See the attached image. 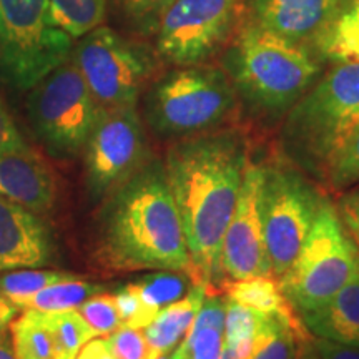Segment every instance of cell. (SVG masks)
<instances>
[{
	"label": "cell",
	"instance_id": "obj_1",
	"mask_svg": "<svg viewBox=\"0 0 359 359\" xmlns=\"http://www.w3.org/2000/svg\"><path fill=\"white\" fill-rule=\"evenodd\" d=\"M248 161V142L236 128L182 138L168 148L165 173L198 283L213 285L223 275V236L235 213Z\"/></svg>",
	"mask_w": 359,
	"mask_h": 359
},
{
	"label": "cell",
	"instance_id": "obj_2",
	"mask_svg": "<svg viewBox=\"0 0 359 359\" xmlns=\"http://www.w3.org/2000/svg\"><path fill=\"white\" fill-rule=\"evenodd\" d=\"M95 258L111 273L185 271L198 283L167 173L158 161H148L107 196Z\"/></svg>",
	"mask_w": 359,
	"mask_h": 359
},
{
	"label": "cell",
	"instance_id": "obj_32",
	"mask_svg": "<svg viewBox=\"0 0 359 359\" xmlns=\"http://www.w3.org/2000/svg\"><path fill=\"white\" fill-rule=\"evenodd\" d=\"M114 296L116 306H118L120 316H122V326L143 330V327H147L156 318V314L151 313L143 304L132 283H128V285L122 286L118 291H115Z\"/></svg>",
	"mask_w": 359,
	"mask_h": 359
},
{
	"label": "cell",
	"instance_id": "obj_28",
	"mask_svg": "<svg viewBox=\"0 0 359 359\" xmlns=\"http://www.w3.org/2000/svg\"><path fill=\"white\" fill-rule=\"evenodd\" d=\"M224 330L193 323L185 339L173 351L175 359H222Z\"/></svg>",
	"mask_w": 359,
	"mask_h": 359
},
{
	"label": "cell",
	"instance_id": "obj_27",
	"mask_svg": "<svg viewBox=\"0 0 359 359\" xmlns=\"http://www.w3.org/2000/svg\"><path fill=\"white\" fill-rule=\"evenodd\" d=\"M55 338L57 359H75L85 344L95 338V331L87 325L77 309L74 311L45 313Z\"/></svg>",
	"mask_w": 359,
	"mask_h": 359
},
{
	"label": "cell",
	"instance_id": "obj_31",
	"mask_svg": "<svg viewBox=\"0 0 359 359\" xmlns=\"http://www.w3.org/2000/svg\"><path fill=\"white\" fill-rule=\"evenodd\" d=\"M326 183L334 190H343V188L359 183V127L349 138L344 150L341 151L330 175H327Z\"/></svg>",
	"mask_w": 359,
	"mask_h": 359
},
{
	"label": "cell",
	"instance_id": "obj_10",
	"mask_svg": "<svg viewBox=\"0 0 359 359\" xmlns=\"http://www.w3.org/2000/svg\"><path fill=\"white\" fill-rule=\"evenodd\" d=\"M102 109L69 58L30 90L29 116L37 137L58 156L83 151Z\"/></svg>",
	"mask_w": 359,
	"mask_h": 359
},
{
	"label": "cell",
	"instance_id": "obj_33",
	"mask_svg": "<svg viewBox=\"0 0 359 359\" xmlns=\"http://www.w3.org/2000/svg\"><path fill=\"white\" fill-rule=\"evenodd\" d=\"M109 339L115 359H148V343L143 330L122 326Z\"/></svg>",
	"mask_w": 359,
	"mask_h": 359
},
{
	"label": "cell",
	"instance_id": "obj_21",
	"mask_svg": "<svg viewBox=\"0 0 359 359\" xmlns=\"http://www.w3.org/2000/svg\"><path fill=\"white\" fill-rule=\"evenodd\" d=\"M224 298L243 304L259 313L293 314L296 313L283 294L280 280L275 276H250L231 280L223 286Z\"/></svg>",
	"mask_w": 359,
	"mask_h": 359
},
{
	"label": "cell",
	"instance_id": "obj_36",
	"mask_svg": "<svg viewBox=\"0 0 359 359\" xmlns=\"http://www.w3.org/2000/svg\"><path fill=\"white\" fill-rule=\"evenodd\" d=\"M314 346L321 359H359V346H349L321 338L314 341Z\"/></svg>",
	"mask_w": 359,
	"mask_h": 359
},
{
	"label": "cell",
	"instance_id": "obj_25",
	"mask_svg": "<svg viewBox=\"0 0 359 359\" xmlns=\"http://www.w3.org/2000/svg\"><path fill=\"white\" fill-rule=\"evenodd\" d=\"M102 285H95V283L74 276L47 286V288L35 294L29 303H25V306L22 309H35V311L40 313L74 311L88 298H92L97 293H102Z\"/></svg>",
	"mask_w": 359,
	"mask_h": 359
},
{
	"label": "cell",
	"instance_id": "obj_30",
	"mask_svg": "<svg viewBox=\"0 0 359 359\" xmlns=\"http://www.w3.org/2000/svg\"><path fill=\"white\" fill-rule=\"evenodd\" d=\"M123 20L135 32L155 34L160 17L172 0H114Z\"/></svg>",
	"mask_w": 359,
	"mask_h": 359
},
{
	"label": "cell",
	"instance_id": "obj_11",
	"mask_svg": "<svg viewBox=\"0 0 359 359\" xmlns=\"http://www.w3.org/2000/svg\"><path fill=\"white\" fill-rule=\"evenodd\" d=\"M243 0H172L156 25V55L177 67L206 64L230 45Z\"/></svg>",
	"mask_w": 359,
	"mask_h": 359
},
{
	"label": "cell",
	"instance_id": "obj_29",
	"mask_svg": "<svg viewBox=\"0 0 359 359\" xmlns=\"http://www.w3.org/2000/svg\"><path fill=\"white\" fill-rule=\"evenodd\" d=\"M77 311L95 331L97 336H110L118 327H122V316H120L114 293L102 291V293L93 294L92 298L80 304Z\"/></svg>",
	"mask_w": 359,
	"mask_h": 359
},
{
	"label": "cell",
	"instance_id": "obj_6",
	"mask_svg": "<svg viewBox=\"0 0 359 359\" xmlns=\"http://www.w3.org/2000/svg\"><path fill=\"white\" fill-rule=\"evenodd\" d=\"M359 275V248L338 210L323 201L298 258L280 278L283 294L296 313L314 311Z\"/></svg>",
	"mask_w": 359,
	"mask_h": 359
},
{
	"label": "cell",
	"instance_id": "obj_7",
	"mask_svg": "<svg viewBox=\"0 0 359 359\" xmlns=\"http://www.w3.org/2000/svg\"><path fill=\"white\" fill-rule=\"evenodd\" d=\"M72 37L52 24L48 0H0V72L32 90L70 58Z\"/></svg>",
	"mask_w": 359,
	"mask_h": 359
},
{
	"label": "cell",
	"instance_id": "obj_12",
	"mask_svg": "<svg viewBox=\"0 0 359 359\" xmlns=\"http://www.w3.org/2000/svg\"><path fill=\"white\" fill-rule=\"evenodd\" d=\"M83 154L87 188L95 200L140 172L148 163V142L137 107L102 110Z\"/></svg>",
	"mask_w": 359,
	"mask_h": 359
},
{
	"label": "cell",
	"instance_id": "obj_22",
	"mask_svg": "<svg viewBox=\"0 0 359 359\" xmlns=\"http://www.w3.org/2000/svg\"><path fill=\"white\" fill-rule=\"evenodd\" d=\"M8 330L17 359H57L55 338L45 313L24 309Z\"/></svg>",
	"mask_w": 359,
	"mask_h": 359
},
{
	"label": "cell",
	"instance_id": "obj_9",
	"mask_svg": "<svg viewBox=\"0 0 359 359\" xmlns=\"http://www.w3.org/2000/svg\"><path fill=\"white\" fill-rule=\"evenodd\" d=\"M72 60L102 110L137 107L156 72L155 55L147 45L110 27H98L80 39Z\"/></svg>",
	"mask_w": 359,
	"mask_h": 359
},
{
	"label": "cell",
	"instance_id": "obj_16",
	"mask_svg": "<svg viewBox=\"0 0 359 359\" xmlns=\"http://www.w3.org/2000/svg\"><path fill=\"white\" fill-rule=\"evenodd\" d=\"M50 259V231L39 215L0 196V271L39 268Z\"/></svg>",
	"mask_w": 359,
	"mask_h": 359
},
{
	"label": "cell",
	"instance_id": "obj_18",
	"mask_svg": "<svg viewBox=\"0 0 359 359\" xmlns=\"http://www.w3.org/2000/svg\"><path fill=\"white\" fill-rule=\"evenodd\" d=\"M206 286V283H195L185 298L161 309L155 320L143 327L148 343V359L175 351L185 339L205 299Z\"/></svg>",
	"mask_w": 359,
	"mask_h": 359
},
{
	"label": "cell",
	"instance_id": "obj_42",
	"mask_svg": "<svg viewBox=\"0 0 359 359\" xmlns=\"http://www.w3.org/2000/svg\"><path fill=\"white\" fill-rule=\"evenodd\" d=\"M222 359H231V356H230V353H228V351H226V349H223Z\"/></svg>",
	"mask_w": 359,
	"mask_h": 359
},
{
	"label": "cell",
	"instance_id": "obj_26",
	"mask_svg": "<svg viewBox=\"0 0 359 359\" xmlns=\"http://www.w3.org/2000/svg\"><path fill=\"white\" fill-rule=\"evenodd\" d=\"M74 275L52 269H19V271H0V293L22 309L35 294L53 285V283L69 280Z\"/></svg>",
	"mask_w": 359,
	"mask_h": 359
},
{
	"label": "cell",
	"instance_id": "obj_23",
	"mask_svg": "<svg viewBox=\"0 0 359 359\" xmlns=\"http://www.w3.org/2000/svg\"><path fill=\"white\" fill-rule=\"evenodd\" d=\"M48 7L53 25L72 39H82L102 27L107 0H48Z\"/></svg>",
	"mask_w": 359,
	"mask_h": 359
},
{
	"label": "cell",
	"instance_id": "obj_8",
	"mask_svg": "<svg viewBox=\"0 0 359 359\" xmlns=\"http://www.w3.org/2000/svg\"><path fill=\"white\" fill-rule=\"evenodd\" d=\"M259 190L263 238L273 276L280 278L298 258L323 200L306 177L286 163L262 165Z\"/></svg>",
	"mask_w": 359,
	"mask_h": 359
},
{
	"label": "cell",
	"instance_id": "obj_19",
	"mask_svg": "<svg viewBox=\"0 0 359 359\" xmlns=\"http://www.w3.org/2000/svg\"><path fill=\"white\" fill-rule=\"evenodd\" d=\"M308 330L293 314L264 313L251 359H296Z\"/></svg>",
	"mask_w": 359,
	"mask_h": 359
},
{
	"label": "cell",
	"instance_id": "obj_37",
	"mask_svg": "<svg viewBox=\"0 0 359 359\" xmlns=\"http://www.w3.org/2000/svg\"><path fill=\"white\" fill-rule=\"evenodd\" d=\"M75 359H115L107 338H92L80 349Z\"/></svg>",
	"mask_w": 359,
	"mask_h": 359
},
{
	"label": "cell",
	"instance_id": "obj_15",
	"mask_svg": "<svg viewBox=\"0 0 359 359\" xmlns=\"http://www.w3.org/2000/svg\"><path fill=\"white\" fill-rule=\"evenodd\" d=\"M0 196L35 215L48 213L55 205L53 172L27 143L0 154Z\"/></svg>",
	"mask_w": 359,
	"mask_h": 359
},
{
	"label": "cell",
	"instance_id": "obj_4",
	"mask_svg": "<svg viewBox=\"0 0 359 359\" xmlns=\"http://www.w3.org/2000/svg\"><path fill=\"white\" fill-rule=\"evenodd\" d=\"M359 127V64H339L286 114L283 150L298 168L326 182Z\"/></svg>",
	"mask_w": 359,
	"mask_h": 359
},
{
	"label": "cell",
	"instance_id": "obj_39",
	"mask_svg": "<svg viewBox=\"0 0 359 359\" xmlns=\"http://www.w3.org/2000/svg\"><path fill=\"white\" fill-rule=\"evenodd\" d=\"M0 359H17L15 351H13L11 330L0 334Z\"/></svg>",
	"mask_w": 359,
	"mask_h": 359
},
{
	"label": "cell",
	"instance_id": "obj_40",
	"mask_svg": "<svg viewBox=\"0 0 359 359\" xmlns=\"http://www.w3.org/2000/svg\"><path fill=\"white\" fill-rule=\"evenodd\" d=\"M296 359H321L320 354H318V349L314 346V343H309L308 341H303L302 346L298 349V356Z\"/></svg>",
	"mask_w": 359,
	"mask_h": 359
},
{
	"label": "cell",
	"instance_id": "obj_13",
	"mask_svg": "<svg viewBox=\"0 0 359 359\" xmlns=\"http://www.w3.org/2000/svg\"><path fill=\"white\" fill-rule=\"evenodd\" d=\"M262 165L248 161L243 185L238 196L235 213L222 246V273L230 280L250 276H273L263 238L259 190H262Z\"/></svg>",
	"mask_w": 359,
	"mask_h": 359
},
{
	"label": "cell",
	"instance_id": "obj_38",
	"mask_svg": "<svg viewBox=\"0 0 359 359\" xmlns=\"http://www.w3.org/2000/svg\"><path fill=\"white\" fill-rule=\"evenodd\" d=\"M19 311L20 309L17 308L11 299L6 298V296L0 293V334L8 331V327H11L12 321L15 320L17 313Z\"/></svg>",
	"mask_w": 359,
	"mask_h": 359
},
{
	"label": "cell",
	"instance_id": "obj_35",
	"mask_svg": "<svg viewBox=\"0 0 359 359\" xmlns=\"http://www.w3.org/2000/svg\"><path fill=\"white\" fill-rule=\"evenodd\" d=\"M22 143H25L24 138L13 123L6 103L0 98V154L12 147H19Z\"/></svg>",
	"mask_w": 359,
	"mask_h": 359
},
{
	"label": "cell",
	"instance_id": "obj_14",
	"mask_svg": "<svg viewBox=\"0 0 359 359\" xmlns=\"http://www.w3.org/2000/svg\"><path fill=\"white\" fill-rule=\"evenodd\" d=\"M348 0H246L253 24L298 43H316Z\"/></svg>",
	"mask_w": 359,
	"mask_h": 359
},
{
	"label": "cell",
	"instance_id": "obj_34",
	"mask_svg": "<svg viewBox=\"0 0 359 359\" xmlns=\"http://www.w3.org/2000/svg\"><path fill=\"white\" fill-rule=\"evenodd\" d=\"M338 215L348 235L359 248V190L348 193L339 200Z\"/></svg>",
	"mask_w": 359,
	"mask_h": 359
},
{
	"label": "cell",
	"instance_id": "obj_20",
	"mask_svg": "<svg viewBox=\"0 0 359 359\" xmlns=\"http://www.w3.org/2000/svg\"><path fill=\"white\" fill-rule=\"evenodd\" d=\"M314 45L320 55L327 60L336 64H359V0H348Z\"/></svg>",
	"mask_w": 359,
	"mask_h": 359
},
{
	"label": "cell",
	"instance_id": "obj_3",
	"mask_svg": "<svg viewBox=\"0 0 359 359\" xmlns=\"http://www.w3.org/2000/svg\"><path fill=\"white\" fill-rule=\"evenodd\" d=\"M223 67L238 98L263 118L288 114L313 87L321 70L306 45L253 22L241 25L224 48Z\"/></svg>",
	"mask_w": 359,
	"mask_h": 359
},
{
	"label": "cell",
	"instance_id": "obj_24",
	"mask_svg": "<svg viewBox=\"0 0 359 359\" xmlns=\"http://www.w3.org/2000/svg\"><path fill=\"white\" fill-rule=\"evenodd\" d=\"M143 304L154 314L185 298L195 280L185 271H160L132 283Z\"/></svg>",
	"mask_w": 359,
	"mask_h": 359
},
{
	"label": "cell",
	"instance_id": "obj_5",
	"mask_svg": "<svg viewBox=\"0 0 359 359\" xmlns=\"http://www.w3.org/2000/svg\"><path fill=\"white\" fill-rule=\"evenodd\" d=\"M240 110L230 77L218 67H178L156 79L145 95V120L156 137L182 140L226 128Z\"/></svg>",
	"mask_w": 359,
	"mask_h": 359
},
{
	"label": "cell",
	"instance_id": "obj_41",
	"mask_svg": "<svg viewBox=\"0 0 359 359\" xmlns=\"http://www.w3.org/2000/svg\"><path fill=\"white\" fill-rule=\"evenodd\" d=\"M154 359H175V358H173V353H168V354H163V356H158Z\"/></svg>",
	"mask_w": 359,
	"mask_h": 359
},
{
	"label": "cell",
	"instance_id": "obj_17",
	"mask_svg": "<svg viewBox=\"0 0 359 359\" xmlns=\"http://www.w3.org/2000/svg\"><path fill=\"white\" fill-rule=\"evenodd\" d=\"M302 321L316 338L359 346V275L326 304L302 314Z\"/></svg>",
	"mask_w": 359,
	"mask_h": 359
}]
</instances>
